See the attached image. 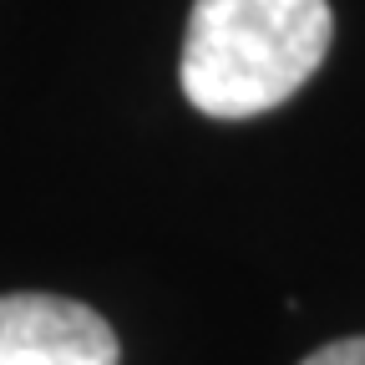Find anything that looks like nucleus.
I'll return each mask as SVG.
<instances>
[{
  "label": "nucleus",
  "instance_id": "3",
  "mask_svg": "<svg viewBox=\"0 0 365 365\" xmlns=\"http://www.w3.org/2000/svg\"><path fill=\"white\" fill-rule=\"evenodd\" d=\"M299 365H365V335L330 340V345H319L314 355H304Z\"/></svg>",
  "mask_w": 365,
  "mask_h": 365
},
{
  "label": "nucleus",
  "instance_id": "1",
  "mask_svg": "<svg viewBox=\"0 0 365 365\" xmlns=\"http://www.w3.org/2000/svg\"><path fill=\"white\" fill-rule=\"evenodd\" d=\"M330 36L325 0H193L178 66L182 97L218 122L264 117L319 71Z\"/></svg>",
  "mask_w": 365,
  "mask_h": 365
},
{
  "label": "nucleus",
  "instance_id": "2",
  "mask_svg": "<svg viewBox=\"0 0 365 365\" xmlns=\"http://www.w3.org/2000/svg\"><path fill=\"white\" fill-rule=\"evenodd\" d=\"M0 365H122V345L81 299L0 294Z\"/></svg>",
  "mask_w": 365,
  "mask_h": 365
}]
</instances>
